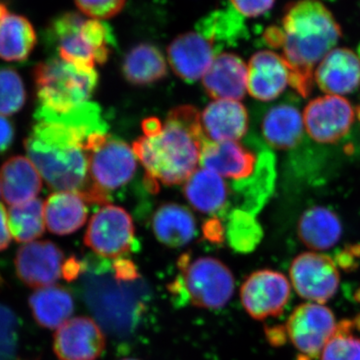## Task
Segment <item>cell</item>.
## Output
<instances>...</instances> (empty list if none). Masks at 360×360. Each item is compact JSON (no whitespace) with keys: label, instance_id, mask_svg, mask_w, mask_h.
<instances>
[{"label":"cell","instance_id":"d6986e66","mask_svg":"<svg viewBox=\"0 0 360 360\" xmlns=\"http://www.w3.org/2000/svg\"><path fill=\"white\" fill-rule=\"evenodd\" d=\"M248 82V66L232 53L217 56L202 77L205 91L215 101H240L245 96Z\"/></svg>","mask_w":360,"mask_h":360},{"label":"cell","instance_id":"ac0fdd59","mask_svg":"<svg viewBox=\"0 0 360 360\" xmlns=\"http://www.w3.org/2000/svg\"><path fill=\"white\" fill-rule=\"evenodd\" d=\"M290 66L283 56L269 51H258L248 63V92L258 101H274L290 84Z\"/></svg>","mask_w":360,"mask_h":360},{"label":"cell","instance_id":"9c48e42d","mask_svg":"<svg viewBox=\"0 0 360 360\" xmlns=\"http://www.w3.org/2000/svg\"><path fill=\"white\" fill-rule=\"evenodd\" d=\"M134 232V221L127 210L106 205L89 220L84 243L99 257L118 258L131 250Z\"/></svg>","mask_w":360,"mask_h":360},{"label":"cell","instance_id":"484cf974","mask_svg":"<svg viewBox=\"0 0 360 360\" xmlns=\"http://www.w3.org/2000/svg\"><path fill=\"white\" fill-rule=\"evenodd\" d=\"M153 231L162 245L179 248L188 245L196 234V221L193 213L176 203H165L153 217Z\"/></svg>","mask_w":360,"mask_h":360},{"label":"cell","instance_id":"ba28073f","mask_svg":"<svg viewBox=\"0 0 360 360\" xmlns=\"http://www.w3.org/2000/svg\"><path fill=\"white\" fill-rule=\"evenodd\" d=\"M290 284L309 302L324 304L338 292L340 276L338 264L324 253L303 252L291 262Z\"/></svg>","mask_w":360,"mask_h":360},{"label":"cell","instance_id":"3957f363","mask_svg":"<svg viewBox=\"0 0 360 360\" xmlns=\"http://www.w3.org/2000/svg\"><path fill=\"white\" fill-rule=\"evenodd\" d=\"M89 137L63 123L37 122L25 141L26 155L51 189L80 193L89 182Z\"/></svg>","mask_w":360,"mask_h":360},{"label":"cell","instance_id":"d590c367","mask_svg":"<svg viewBox=\"0 0 360 360\" xmlns=\"http://www.w3.org/2000/svg\"><path fill=\"white\" fill-rule=\"evenodd\" d=\"M26 103V90L22 78L11 68L0 70V115L18 112Z\"/></svg>","mask_w":360,"mask_h":360},{"label":"cell","instance_id":"e575fe53","mask_svg":"<svg viewBox=\"0 0 360 360\" xmlns=\"http://www.w3.org/2000/svg\"><path fill=\"white\" fill-rule=\"evenodd\" d=\"M355 328L354 321L338 322L319 359L360 360V338L355 335Z\"/></svg>","mask_w":360,"mask_h":360},{"label":"cell","instance_id":"8d00e7d4","mask_svg":"<svg viewBox=\"0 0 360 360\" xmlns=\"http://www.w3.org/2000/svg\"><path fill=\"white\" fill-rule=\"evenodd\" d=\"M18 321L14 312L0 304V360H13L18 341Z\"/></svg>","mask_w":360,"mask_h":360},{"label":"cell","instance_id":"9a60e30c","mask_svg":"<svg viewBox=\"0 0 360 360\" xmlns=\"http://www.w3.org/2000/svg\"><path fill=\"white\" fill-rule=\"evenodd\" d=\"M276 155L269 150L259 151L257 167L248 179L231 182V193L236 210L257 217L272 195L276 179Z\"/></svg>","mask_w":360,"mask_h":360},{"label":"cell","instance_id":"8992f818","mask_svg":"<svg viewBox=\"0 0 360 360\" xmlns=\"http://www.w3.org/2000/svg\"><path fill=\"white\" fill-rule=\"evenodd\" d=\"M177 264L181 276L170 284V291L186 295L200 309H221L231 300L236 283L231 270L224 262L210 257L191 260L188 255H184Z\"/></svg>","mask_w":360,"mask_h":360},{"label":"cell","instance_id":"5b68a950","mask_svg":"<svg viewBox=\"0 0 360 360\" xmlns=\"http://www.w3.org/2000/svg\"><path fill=\"white\" fill-rule=\"evenodd\" d=\"M33 77L37 106L54 112H66L89 103L98 84L94 68H78L61 58L39 63L33 70Z\"/></svg>","mask_w":360,"mask_h":360},{"label":"cell","instance_id":"83f0119b","mask_svg":"<svg viewBox=\"0 0 360 360\" xmlns=\"http://www.w3.org/2000/svg\"><path fill=\"white\" fill-rule=\"evenodd\" d=\"M30 309L34 321L47 329L60 328L75 311L72 295L63 286L51 285L39 288L30 295Z\"/></svg>","mask_w":360,"mask_h":360},{"label":"cell","instance_id":"44dd1931","mask_svg":"<svg viewBox=\"0 0 360 360\" xmlns=\"http://www.w3.org/2000/svg\"><path fill=\"white\" fill-rule=\"evenodd\" d=\"M201 127L207 141H238L248 129V113L236 101H214L200 115Z\"/></svg>","mask_w":360,"mask_h":360},{"label":"cell","instance_id":"7c38bea8","mask_svg":"<svg viewBox=\"0 0 360 360\" xmlns=\"http://www.w3.org/2000/svg\"><path fill=\"white\" fill-rule=\"evenodd\" d=\"M65 260V253L52 241L25 243L14 259L16 276L32 288L54 285L63 274Z\"/></svg>","mask_w":360,"mask_h":360},{"label":"cell","instance_id":"7bdbcfd3","mask_svg":"<svg viewBox=\"0 0 360 360\" xmlns=\"http://www.w3.org/2000/svg\"><path fill=\"white\" fill-rule=\"evenodd\" d=\"M84 270V264L78 258L71 257L63 265V276L66 281H77Z\"/></svg>","mask_w":360,"mask_h":360},{"label":"cell","instance_id":"7402d4cb","mask_svg":"<svg viewBox=\"0 0 360 360\" xmlns=\"http://www.w3.org/2000/svg\"><path fill=\"white\" fill-rule=\"evenodd\" d=\"M41 187V175L30 158L13 156L0 168V191L7 205H21L35 200Z\"/></svg>","mask_w":360,"mask_h":360},{"label":"cell","instance_id":"ee69618b","mask_svg":"<svg viewBox=\"0 0 360 360\" xmlns=\"http://www.w3.org/2000/svg\"><path fill=\"white\" fill-rule=\"evenodd\" d=\"M11 229L8 224V214L6 207L0 203V251L6 250L11 245Z\"/></svg>","mask_w":360,"mask_h":360},{"label":"cell","instance_id":"f5cc1de1","mask_svg":"<svg viewBox=\"0 0 360 360\" xmlns=\"http://www.w3.org/2000/svg\"><path fill=\"white\" fill-rule=\"evenodd\" d=\"M359 54H360V46H359Z\"/></svg>","mask_w":360,"mask_h":360},{"label":"cell","instance_id":"816d5d0a","mask_svg":"<svg viewBox=\"0 0 360 360\" xmlns=\"http://www.w3.org/2000/svg\"><path fill=\"white\" fill-rule=\"evenodd\" d=\"M123 360H139V359H123Z\"/></svg>","mask_w":360,"mask_h":360},{"label":"cell","instance_id":"f546056e","mask_svg":"<svg viewBox=\"0 0 360 360\" xmlns=\"http://www.w3.org/2000/svg\"><path fill=\"white\" fill-rule=\"evenodd\" d=\"M125 79L134 85H148L162 79L167 66L163 54L155 45L141 44L130 49L123 61Z\"/></svg>","mask_w":360,"mask_h":360},{"label":"cell","instance_id":"f6af8a7d","mask_svg":"<svg viewBox=\"0 0 360 360\" xmlns=\"http://www.w3.org/2000/svg\"><path fill=\"white\" fill-rule=\"evenodd\" d=\"M265 335H266L267 340L269 341L270 345H274V347H279V345H283L288 341V336H286L284 326L266 328L265 329Z\"/></svg>","mask_w":360,"mask_h":360},{"label":"cell","instance_id":"681fc988","mask_svg":"<svg viewBox=\"0 0 360 360\" xmlns=\"http://www.w3.org/2000/svg\"><path fill=\"white\" fill-rule=\"evenodd\" d=\"M7 14H8V13H7L6 6L0 2V22H1L2 20L6 18Z\"/></svg>","mask_w":360,"mask_h":360},{"label":"cell","instance_id":"7dc6e473","mask_svg":"<svg viewBox=\"0 0 360 360\" xmlns=\"http://www.w3.org/2000/svg\"><path fill=\"white\" fill-rule=\"evenodd\" d=\"M162 124L163 123L161 122L158 118H146V120H144L143 122H142L143 134L146 135V136H150V135L158 134L161 129V127H162Z\"/></svg>","mask_w":360,"mask_h":360},{"label":"cell","instance_id":"f1b7e54d","mask_svg":"<svg viewBox=\"0 0 360 360\" xmlns=\"http://www.w3.org/2000/svg\"><path fill=\"white\" fill-rule=\"evenodd\" d=\"M37 42V32L27 18L8 13L0 22V58L4 60H25Z\"/></svg>","mask_w":360,"mask_h":360},{"label":"cell","instance_id":"2e32d148","mask_svg":"<svg viewBox=\"0 0 360 360\" xmlns=\"http://www.w3.org/2000/svg\"><path fill=\"white\" fill-rule=\"evenodd\" d=\"M314 79L328 96L352 94L360 85V58L350 49H333L319 63Z\"/></svg>","mask_w":360,"mask_h":360},{"label":"cell","instance_id":"603a6c76","mask_svg":"<svg viewBox=\"0 0 360 360\" xmlns=\"http://www.w3.org/2000/svg\"><path fill=\"white\" fill-rule=\"evenodd\" d=\"M184 193L194 210L212 215L224 214L231 193L222 176L205 167L184 182Z\"/></svg>","mask_w":360,"mask_h":360},{"label":"cell","instance_id":"836d02e7","mask_svg":"<svg viewBox=\"0 0 360 360\" xmlns=\"http://www.w3.org/2000/svg\"><path fill=\"white\" fill-rule=\"evenodd\" d=\"M225 238L232 250L250 253L255 250L264 238L262 225L257 217L243 210H232L225 227Z\"/></svg>","mask_w":360,"mask_h":360},{"label":"cell","instance_id":"4dcf8cb0","mask_svg":"<svg viewBox=\"0 0 360 360\" xmlns=\"http://www.w3.org/2000/svg\"><path fill=\"white\" fill-rule=\"evenodd\" d=\"M37 122H58L73 127L90 135L106 134L108 127L101 116V110L96 103H85L66 112H54L37 106L34 112Z\"/></svg>","mask_w":360,"mask_h":360},{"label":"cell","instance_id":"d4e9b609","mask_svg":"<svg viewBox=\"0 0 360 360\" xmlns=\"http://www.w3.org/2000/svg\"><path fill=\"white\" fill-rule=\"evenodd\" d=\"M89 217L86 202L79 194L58 191L44 203L45 225L51 233L68 236L84 226Z\"/></svg>","mask_w":360,"mask_h":360},{"label":"cell","instance_id":"cb8c5ba5","mask_svg":"<svg viewBox=\"0 0 360 360\" xmlns=\"http://www.w3.org/2000/svg\"><path fill=\"white\" fill-rule=\"evenodd\" d=\"M297 236L314 252L328 250L340 240L342 225L333 210L314 206L305 210L298 220Z\"/></svg>","mask_w":360,"mask_h":360},{"label":"cell","instance_id":"f35d334b","mask_svg":"<svg viewBox=\"0 0 360 360\" xmlns=\"http://www.w3.org/2000/svg\"><path fill=\"white\" fill-rule=\"evenodd\" d=\"M231 2L240 15L257 18L270 11L276 0H231Z\"/></svg>","mask_w":360,"mask_h":360},{"label":"cell","instance_id":"db71d44e","mask_svg":"<svg viewBox=\"0 0 360 360\" xmlns=\"http://www.w3.org/2000/svg\"><path fill=\"white\" fill-rule=\"evenodd\" d=\"M0 193H1V191H0Z\"/></svg>","mask_w":360,"mask_h":360},{"label":"cell","instance_id":"d6a6232c","mask_svg":"<svg viewBox=\"0 0 360 360\" xmlns=\"http://www.w3.org/2000/svg\"><path fill=\"white\" fill-rule=\"evenodd\" d=\"M198 33L210 40L217 51L225 44H234L245 32L240 14L236 9L217 11L202 18L198 23Z\"/></svg>","mask_w":360,"mask_h":360},{"label":"cell","instance_id":"bcb514c9","mask_svg":"<svg viewBox=\"0 0 360 360\" xmlns=\"http://www.w3.org/2000/svg\"><path fill=\"white\" fill-rule=\"evenodd\" d=\"M264 40L272 49H279L283 44V30L279 26H270L264 32Z\"/></svg>","mask_w":360,"mask_h":360},{"label":"cell","instance_id":"277c9868","mask_svg":"<svg viewBox=\"0 0 360 360\" xmlns=\"http://www.w3.org/2000/svg\"><path fill=\"white\" fill-rule=\"evenodd\" d=\"M89 158V182L78 193L90 205H110L108 191L129 184L137 168L134 149L106 134L90 135L85 143Z\"/></svg>","mask_w":360,"mask_h":360},{"label":"cell","instance_id":"8fae6325","mask_svg":"<svg viewBox=\"0 0 360 360\" xmlns=\"http://www.w3.org/2000/svg\"><path fill=\"white\" fill-rule=\"evenodd\" d=\"M355 112L345 97L326 96L312 99L303 113V123L309 136L322 144H333L349 132Z\"/></svg>","mask_w":360,"mask_h":360},{"label":"cell","instance_id":"f907efd6","mask_svg":"<svg viewBox=\"0 0 360 360\" xmlns=\"http://www.w3.org/2000/svg\"><path fill=\"white\" fill-rule=\"evenodd\" d=\"M357 115H359V118L360 120V106H359V108H357Z\"/></svg>","mask_w":360,"mask_h":360},{"label":"cell","instance_id":"30bf717a","mask_svg":"<svg viewBox=\"0 0 360 360\" xmlns=\"http://www.w3.org/2000/svg\"><path fill=\"white\" fill-rule=\"evenodd\" d=\"M288 277L272 269L252 272L240 288V300L248 314L257 321L283 314L290 300Z\"/></svg>","mask_w":360,"mask_h":360},{"label":"cell","instance_id":"52a82bcc","mask_svg":"<svg viewBox=\"0 0 360 360\" xmlns=\"http://www.w3.org/2000/svg\"><path fill=\"white\" fill-rule=\"evenodd\" d=\"M336 326L333 310L324 304L307 302L291 312L284 329L297 352V360H316Z\"/></svg>","mask_w":360,"mask_h":360},{"label":"cell","instance_id":"ffe728a7","mask_svg":"<svg viewBox=\"0 0 360 360\" xmlns=\"http://www.w3.org/2000/svg\"><path fill=\"white\" fill-rule=\"evenodd\" d=\"M257 155L243 148L238 141H205L201 149V167L220 176L234 180L248 179L257 167Z\"/></svg>","mask_w":360,"mask_h":360},{"label":"cell","instance_id":"4fadbf2b","mask_svg":"<svg viewBox=\"0 0 360 360\" xmlns=\"http://www.w3.org/2000/svg\"><path fill=\"white\" fill-rule=\"evenodd\" d=\"M105 348V336L98 324L86 316L68 319L53 338L59 360H96Z\"/></svg>","mask_w":360,"mask_h":360},{"label":"cell","instance_id":"1f68e13d","mask_svg":"<svg viewBox=\"0 0 360 360\" xmlns=\"http://www.w3.org/2000/svg\"><path fill=\"white\" fill-rule=\"evenodd\" d=\"M7 214L11 236L18 243L25 245L44 236L46 225L42 200L35 198L25 205L11 206Z\"/></svg>","mask_w":360,"mask_h":360},{"label":"cell","instance_id":"c3c4849f","mask_svg":"<svg viewBox=\"0 0 360 360\" xmlns=\"http://www.w3.org/2000/svg\"><path fill=\"white\" fill-rule=\"evenodd\" d=\"M355 300H356L357 302H360V288L359 290H357V292L355 293ZM354 321L355 326H356V328L360 329V315L359 317H357L356 319H354Z\"/></svg>","mask_w":360,"mask_h":360},{"label":"cell","instance_id":"e0dca14e","mask_svg":"<svg viewBox=\"0 0 360 360\" xmlns=\"http://www.w3.org/2000/svg\"><path fill=\"white\" fill-rule=\"evenodd\" d=\"M84 18L80 14L68 13L52 21L49 37L56 41L59 58L78 66L94 70L96 52L82 32Z\"/></svg>","mask_w":360,"mask_h":360},{"label":"cell","instance_id":"74e56055","mask_svg":"<svg viewBox=\"0 0 360 360\" xmlns=\"http://www.w3.org/2000/svg\"><path fill=\"white\" fill-rule=\"evenodd\" d=\"M80 11L91 20L115 18L124 7L125 0H75Z\"/></svg>","mask_w":360,"mask_h":360},{"label":"cell","instance_id":"7a4b0ae2","mask_svg":"<svg viewBox=\"0 0 360 360\" xmlns=\"http://www.w3.org/2000/svg\"><path fill=\"white\" fill-rule=\"evenodd\" d=\"M281 30L290 85L300 96H309L314 66L340 41V26L319 0H298L286 7Z\"/></svg>","mask_w":360,"mask_h":360},{"label":"cell","instance_id":"ab89813d","mask_svg":"<svg viewBox=\"0 0 360 360\" xmlns=\"http://www.w3.org/2000/svg\"><path fill=\"white\" fill-rule=\"evenodd\" d=\"M115 276L120 281H134L139 277L136 265L132 260L125 257L115 258L113 262Z\"/></svg>","mask_w":360,"mask_h":360},{"label":"cell","instance_id":"6da1fadb","mask_svg":"<svg viewBox=\"0 0 360 360\" xmlns=\"http://www.w3.org/2000/svg\"><path fill=\"white\" fill-rule=\"evenodd\" d=\"M205 141L200 113L191 105L175 108L158 134L135 141L132 149L146 168L149 191L158 193L160 184H184L198 169Z\"/></svg>","mask_w":360,"mask_h":360},{"label":"cell","instance_id":"5bb4252c","mask_svg":"<svg viewBox=\"0 0 360 360\" xmlns=\"http://www.w3.org/2000/svg\"><path fill=\"white\" fill-rule=\"evenodd\" d=\"M217 53L214 45L198 32L180 34L167 49L168 63L175 75L189 84L205 77Z\"/></svg>","mask_w":360,"mask_h":360},{"label":"cell","instance_id":"b9f144b4","mask_svg":"<svg viewBox=\"0 0 360 360\" xmlns=\"http://www.w3.org/2000/svg\"><path fill=\"white\" fill-rule=\"evenodd\" d=\"M15 136L13 123L6 116L0 115V155H4L13 146Z\"/></svg>","mask_w":360,"mask_h":360},{"label":"cell","instance_id":"60d3db41","mask_svg":"<svg viewBox=\"0 0 360 360\" xmlns=\"http://www.w3.org/2000/svg\"><path fill=\"white\" fill-rule=\"evenodd\" d=\"M202 233L205 239L215 245L224 243V239L226 238H225V226L217 217L208 219L203 224Z\"/></svg>","mask_w":360,"mask_h":360},{"label":"cell","instance_id":"4316f807","mask_svg":"<svg viewBox=\"0 0 360 360\" xmlns=\"http://www.w3.org/2000/svg\"><path fill=\"white\" fill-rule=\"evenodd\" d=\"M262 134L271 148L288 150L302 141L303 120L300 110L288 103L270 108L262 122Z\"/></svg>","mask_w":360,"mask_h":360}]
</instances>
